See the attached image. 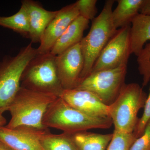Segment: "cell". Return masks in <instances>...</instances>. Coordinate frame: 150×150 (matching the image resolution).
I'll return each instance as SVG.
<instances>
[{
	"label": "cell",
	"mask_w": 150,
	"mask_h": 150,
	"mask_svg": "<svg viewBox=\"0 0 150 150\" xmlns=\"http://www.w3.org/2000/svg\"><path fill=\"white\" fill-rule=\"evenodd\" d=\"M58 97L21 87L8 111L11 119L6 126L9 129L29 128L38 130L48 129L43 124V116L49 105Z\"/></svg>",
	"instance_id": "1"
},
{
	"label": "cell",
	"mask_w": 150,
	"mask_h": 150,
	"mask_svg": "<svg viewBox=\"0 0 150 150\" xmlns=\"http://www.w3.org/2000/svg\"><path fill=\"white\" fill-rule=\"evenodd\" d=\"M43 126L64 133L74 134L92 129H108L112 124L110 118L91 117L68 104L61 97L51 103L43 116Z\"/></svg>",
	"instance_id": "2"
},
{
	"label": "cell",
	"mask_w": 150,
	"mask_h": 150,
	"mask_svg": "<svg viewBox=\"0 0 150 150\" xmlns=\"http://www.w3.org/2000/svg\"><path fill=\"white\" fill-rule=\"evenodd\" d=\"M114 2L113 0L105 1L99 15L92 21L88 33L80 42L84 60L81 82L91 73L103 49L118 30L112 21V8Z\"/></svg>",
	"instance_id": "3"
},
{
	"label": "cell",
	"mask_w": 150,
	"mask_h": 150,
	"mask_svg": "<svg viewBox=\"0 0 150 150\" xmlns=\"http://www.w3.org/2000/svg\"><path fill=\"white\" fill-rule=\"evenodd\" d=\"M147 96L139 84H124L115 101L108 106L114 130L134 132L139 121L138 112L144 107Z\"/></svg>",
	"instance_id": "4"
},
{
	"label": "cell",
	"mask_w": 150,
	"mask_h": 150,
	"mask_svg": "<svg viewBox=\"0 0 150 150\" xmlns=\"http://www.w3.org/2000/svg\"><path fill=\"white\" fill-rule=\"evenodd\" d=\"M32 43L21 49L16 56H5L0 62V113L9 108L21 87L23 74L29 62L37 55Z\"/></svg>",
	"instance_id": "5"
},
{
	"label": "cell",
	"mask_w": 150,
	"mask_h": 150,
	"mask_svg": "<svg viewBox=\"0 0 150 150\" xmlns=\"http://www.w3.org/2000/svg\"><path fill=\"white\" fill-rule=\"evenodd\" d=\"M56 57L50 52L37 54L23 74L21 87L61 97L64 89L56 70Z\"/></svg>",
	"instance_id": "6"
},
{
	"label": "cell",
	"mask_w": 150,
	"mask_h": 150,
	"mask_svg": "<svg viewBox=\"0 0 150 150\" xmlns=\"http://www.w3.org/2000/svg\"><path fill=\"white\" fill-rule=\"evenodd\" d=\"M127 66L91 72L77 88L92 93L104 104L109 106L115 101L125 84Z\"/></svg>",
	"instance_id": "7"
},
{
	"label": "cell",
	"mask_w": 150,
	"mask_h": 150,
	"mask_svg": "<svg viewBox=\"0 0 150 150\" xmlns=\"http://www.w3.org/2000/svg\"><path fill=\"white\" fill-rule=\"evenodd\" d=\"M130 25L118 29L103 49L96 61L91 72L127 66L131 55Z\"/></svg>",
	"instance_id": "8"
},
{
	"label": "cell",
	"mask_w": 150,
	"mask_h": 150,
	"mask_svg": "<svg viewBox=\"0 0 150 150\" xmlns=\"http://www.w3.org/2000/svg\"><path fill=\"white\" fill-rule=\"evenodd\" d=\"M56 65L64 90L77 88L81 82L84 66L80 43L56 56Z\"/></svg>",
	"instance_id": "9"
},
{
	"label": "cell",
	"mask_w": 150,
	"mask_h": 150,
	"mask_svg": "<svg viewBox=\"0 0 150 150\" xmlns=\"http://www.w3.org/2000/svg\"><path fill=\"white\" fill-rule=\"evenodd\" d=\"M79 16L75 3L58 10L56 16L46 28L37 48V54H46L51 49L59 38L72 22Z\"/></svg>",
	"instance_id": "10"
},
{
	"label": "cell",
	"mask_w": 150,
	"mask_h": 150,
	"mask_svg": "<svg viewBox=\"0 0 150 150\" xmlns=\"http://www.w3.org/2000/svg\"><path fill=\"white\" fill-rule=\"evenodd\" d=\"M61 97L86 115L96 118H110L108 106L91 92L78 88L66 90Z\"/></svg>",
	"instance_id": "11"
},
{
	"label": "cell",
	"mask_w": 150,
	"mask_h": 150,
	"mask_svg": "<svg viewBox=\"0 0 150 150\" xmlns=\"http://www.w3.org/2000/svg\"><path fill=\"white\" fill-rule=\"evenodd\" d=\"M38 130L29 128L9 129L0 127V141L12 150H43L40 139L48 130Z\"/></svg>",
	"instance_id": "12"
},
{
	"label": "cell",
	"mask_w": 150,
	"mask_h": 150,
	"mask_svg": "<svg viewBox=\"0 0 150 150\" xmlns=\"http://www.w3.org/2000/svg\"><path fill=\"white\" fill-rule=\"evenodd\" d=\"M26 10L29 25L28 38L31 43H40L46 28L56 16L58 11H48L32 0L22 1Z\"/></svg>",
	"instance_id": "13"
},
{
	"label": "cell",
	"mask_w": 150,
	"mask_h": 150,
	"mask_svg": "<svg viewBox=\"0 0 150 150\" xmlns=\"http://www.w3.org/2000/svg\"><path fill=\"white\" fill-rule=\"evenodd\" d=\"M89 21L79 16L57 40L50 53L56 56L79 43L83 38L85 30L88 28Z\"/></svg>",
	"instance_id": "14"
},
{
	"label": "cell",
	"mask_w": 150,
	"mask_h": 150,
	"mask_svg": "<svg viewBox=\"0 0 150 150\" xmlns=\"http://www.w3.org/2000/svg\"><path fill=\"white\" fill-rule=\"evenodd\" d=\"M130 46L131 54L138 56L145 43L150 40V15L139 13L131 22Z\"/></svg>",
	"instance_id": "15"
},
{
	"label": "cell",
	"mask_w": 150,
	"mask_h": 150,
	"mask_svg": "<svg viewBox=\"0 0 150 150\" xmlns=\"http://www.w3.org/2000/svg\"><path fill=\"white\" fill-rule=\"evenodd\" d=\"M144 0H118L112 11L113 25L117 30L130 25L133 19L139 13Z\"/></svg>",
	"instance_id": "16"
},
{
	"label": "cell",
	"mask_w": 150,
	"mask_h": 150,
	"mask_svg": "<svg viewBox=\"0 0 150 150\" xmlns=\"http://www.w3.org/2000/svg\"><path fill=\"white\" fill-rule=\"evenodd\" d=\"M112 134H102L82 131L73 135L78 150H106Z\"/></svg>",
	"instance_id": "17"
},
{
	"label": "cell",
	"mask_w": 150,
	"mask_h": 150,
	"mask_svg": "<svg viewBox=\"0 0 150 150\" xmlns=\"http://www.w3.org/2000/svg\"><path fill=\"white\" fill-rule=\"evenodd\" d=\"M73 135L52 134L48 129L42 135L40 142L43 150H78Z\"/></svg>",
	"instance_id": "18"
},
{
	"label": "cell",
	"mask_w": 150,
	"mask_h": 150,
	"mask_svg": "<svg viewBox=\"0 0 150 150\" xmlns=\"http://www.w3.org/2000/svg\"><path fill=\"white\" fill-rule=\"evenodd\" d=\"M0 26L12 30L28 38L29 25L26 10L21 5L16 13L9 16H0Z\"/></svg>",
	"instance_id": "19"
},
{
	"label": "cell",
	"mask_w": 150,
	"mask_h": 150,
	"mask_svg": "<svg viewBox=\"0 0 150 150\" xmlns=\"http://www.w3.org/2000/svg\"><path fill=\"white\" fill-rule=\"evenodd\" d=\"M137 139L134 133H123L114 130L106 150H130Z\"/></svg>",
	"instance_id": "20"
},
{
	"label": "cell",
	"mask_w": 150,
	"mask_h": 150,
	"mask_svg": "<svg viewBox=\"0 0 150 150\" xmlns=\"http://www.w3.org/2000/svg\"><path fill=\"white\" fill-rule=\"evenodd\" d=\"M138 70L143 78L142 86H146L150 81V43L144 46L137 56Z\"/></svg>",
	"instance_id": "21"
},
{
	"label": "cell",
	"mask_w": 150,
	"mask_h": 150,
	"mask_svg": "<svg viewBox=\"0 0 150 150\" xmlns=\"http://www.w3.org/2000/svg\"><path fill=\"white\" fill-rule=\"evenodd\" d=\"M97 3L96 0H79L75 2L79 16L89 21L96 17Z\"/></svg>",
	"instance_id": "22"
},
{
	"label": "cell",
	"mask_w": 150,
	"mask_h": 150,
	"mask_svg": "<svg viewBox=\"0 0 150 150\" xmlns=\"http://www.w3.org/2000/svg\"><path fill=\"white\" fill-rule=\"evenodd\" d=\"M144 108V111L142 117L139 118L136 128L133 132L137 139L143 135L147 124L150 121V86L149 93Z\"/></svg>",
	"instance_id": "23"
},
{
	"label": "cell",
	"mask_w": 150,
	"mask_h": 150,
	"mask_svg": "<svg viewBox=\"0 0 150 150\" xmlns=\"http://www.w3.org/2000/svg\"><path fill=\"white\" fill-rule=\"evenodd\" d=\"M130 150H150V121L147 124L144 134L136 139Z\"/></svg>",
	"instance_id": "24"
},
{
	"label": "cell",
	"mask_w": 150,
	"mask_h": 150,
	"mask_svg": "<svg viewBox=\"0 0 150 150\" xmlns=\"http://www.w3.org/2000/svg\"><path fill=\"white\" fill-rule=\"evenodd\" d=\"M140 12L144 14L150 15V0H144Z\"/></svg>",
	"instance_id": "25"
},
{
	"label": "cell",
	"mask_w": 150,
	"mask_h": 150,
	"mask_svg": "<svg viewBox=\"0 0 150 150\" xmlns=\"http://www.w3.org/2000/svg\"><path fill=\"white\" fill-rule=\"evenodd\" d=\"M6 123V120L3 115V114L0 113V127L4 126Z\"/></svg>",
	"instance_id": "26"
},
{
	"label": "cell",
	"mask_w": 150,
	"mask_h": 150,
	"mask_svg": "<svg viewBox=\"0 0 150 150\" xmlns=\"http://www.w3.org/2000/svg\"><path fill=\"white\" fill-rule=\"evenodd\" d=\"M0 150H12L6 145L0 141Z\"/></svg>",
	"instance_id": "27"
}]
</instances>
